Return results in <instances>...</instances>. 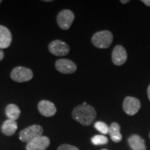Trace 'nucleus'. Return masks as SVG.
<instances>
[{
  "label": "nucleus",
  "mask_w": 150,
  "mask_h": 150,
  "mask_svg": "<svg viewBox=\"0 0 150 150\" xmlns=\"http://www.w3.org/2000/svg\"><path fill=\"white\" fill-rule=\"evenodd\" d=\"M72 115L75 121L83 126L87 127L93 124L97 116V112L91 105L81 104L73 109Z\"/></svg>",
  "instance_id": "obj_1"
},
{
  "label": "nucleus",
  "mask_w": 150,
  "mask_h": 150,
  "mask_svg": "<svg viewBox=\"0 0 150 150\" xmlns=\"http://www.w3.org/2000/svg\"><path fill=\"white\" fill-rule=\"evenodd\" d=\"M112 33L108 30L95 33L92 37V43L95 47L99 49H107L111 45L112 42Z\"/></svg>",
  "instance_id": "obj_2"
},
{
  "label": "nucleus",
  "mask_w": 150,
  "mask_h": 150,
  "mask_svg": "<svg viewBox=\"0 0 150 150\" xmlns=\"http://www.w3.org/2000/svg\"><path fill=\"white\" fill-rule=\"evenodd\" d=\"M42 127L38 125H33L24 129L20 132V140L24 142H29L35 138L42 136Z\"/></svg>",
  "instance_id": "obj_3"
},
{
  "label": "nucleus",
  "mask_w": 150,
  "mask_h": 150,
  "mask_svg": "<svg viewBox=\"0 0 150 150\" xmlns=\"http://www.w3.org/2000/svg\"><path fill=\"white\" fill-rule=\"evenodd\" d=\"M33 74L31 69L22 66L15 67L11 73V79L19 83L29 81L33 78Z\"/></svg>",
  "instance_id": "obj_4"
},
{
  "label": "nucleus",
  "mask_w": 150,
  "mask_h": 150,
  "mask_svg": "<svg viewBox=\"0 0 150 150\" xmlns=\"http://www.w3.org/2000/svg\"><path fill=\"white\" fill-rule=\"evenodd\" d=\"M74 20V14L72 11L65 9L61 11L57 16V23L63 30L70 29Z\"/></svg>",
  "instance_id": "obj_5"
},
{
  "label": "nucleus",
  "mask_w": 150,
  "mask_h": 150,
  "mask_svg": "<svg viewBox=\"0 0 150 150\" xmlns=\"http://www.w3.org/2000/svg\"><path fill=\"white\" fill-rule=\"evenodd\" d=\"M48 50L53 55L63 56L68 54L70 52V47L63 41L56 40L50 43Z\"/></svg>",
  "instance_id": "obj_6"
},
{
  "label": "nucleus",
  "mask_w": 150,
  "mask_h": 150,
  "mask_svg": "<svg viewBox=\"0 0 150 150\" xmlns=\"http://www.w3.org/2000/svg\"><path fill=\"white\" fill-rule=\"evenodd\" d=\"M140 102L139 99L134 97H125L123 102V110L127 115H136L140 108Z\"/></svg>",
  "instance_id": "obj_7"
},
{
  "label": "nucleus",
  "mask_w": 150,
  "mask_h": 150,
  "mask_svg": "<svg viewBox=\"0 0 150 150\" xmlns=\"http://www.w3.org/2000/svg\"><path fill=\"white\" fill-rule=\"evenodd\" d=\"M56 69L62 74H72L77 69L76 65L69 59H61L56 61L55 63Z\"/></svg>",
  "instance_id": "obj_8"
},
{
  "label": "nucleus",
  "mask_w": 150,
  "mask_h": 150,
  "mask_svg": "<svg viewBox=\"0 0 150 150\" xmlns=\"http://www.w3.org/2000/svg\"><path fill=\"white\" fill-rule=\"evenodd\" d=\"M50 145V140L48 137L41 136L28 142L26 150H46Z\"/></svg>",
  "instance_id": "obj_9"
},
{
  "label": "nucleus",
  "mask_w": 150,
  "mask_h": 150,
  "mask_svg": "<svg viewBox=\"0 0 150 150\" xmlns=\"http://www.w3.org/2000/svg\"><path fill=\"white\" fill-rule=\"evenodd\" d=\"M127 59V53L126 50L122 45L115 47L112 52V61L114 65L120 66L123 65Z\"/></svg>",
  "instance_id": "obj_10"
},
{
  "label": "nucleus",
  "mask_w": 150,
  "mask_h": 150,
  "mask_svg": "<svg viewBox=\"0 0 150 150\" xmlns=\"http://www.w3.org/2000/svg\"><path fill=\"white\" fill-rule=\"evenodd\" d=\"M38 109L45 117H52L56 112V107L53 103L47 100H42L38 104Z\"/></svg>",
  "instance_id": "obj_11"
},
{
  "label": "nucleus",
  "mask_w": 150,
  "mask_h": 150,
  "mask_svg": "<svg viewBox=\"0 0 150 150\" xmlns=\"http://www.w3.org/2000/svg\"><path fill=\"white\" fill-rule=\"evenodd\" d=\"M12 42V35L7 27L0 25V50L8 48Z\"/></svg>",
  "instance_id": "obj_12"
},
{
  "label": "nucleus",
  "mask_w": 150,
  "mask_h": 150,
  "mask_svg": "<svg viewBox=\"0 0 150 150\" xmlns=\"http://www.w3.org/2000/svg\"><path fill=\"white\" fill-rule=\"evenodd\" d=\"M128 144L132 150H146L145 140L138 135L134 134L129 137Z\"/></svg>",
  "instance_id": "obj_13"
},
{
  "label": "nucleus",
  "mask_w": 150,
  "mask_h": 150,
  "mask_svg": "<svg viewBox=\"0 0 150 150\" xmlns=\"http://www.w3.org/2000/svg\"><path fill=\"white\" fill-rule=\"evenodd\" d=\"M18 129V123L16 121L12 120H7L3 123L1 126V131L6 136H13Z\"/></svg>",
  "instance_id": "obj_14"
},
{
  "label": "nucleus",
  "mask_w": 150,
  "mask_h": 150,
  "mask_svg": "<svg viewBox=\"0 0 150 150\" xmlns=\"http://www.w3.org/2000/svg\"><path fill=\"white\" fill-rule=\"evenodd\" d=\"M108 134L114 142H120L122 139V136L120 133V126L116 122H112L110 125Z\"/></svg>",
  "instance_id": "obj_15"
},
{
  "label": "nucleus",
  "mask_w": 150,
  "mask_h": 150,
  "mask_svg": "<svg viewBox=\"0 0 150 150\" xmlns=\"http://www.w3.org/2000/svg\"><path fill=\"white\" fill-rule=\"evenodd\" d=\"M6 114L9 120L16 121L20 115V110L17 105L10 104L6 107Z\"/></svg>",
  "instance_id": "obj_16"
},
{
  "label": "nucleus",
  "mask_w": 150,
  "mask_h": 150,
  "mask_svg": "<svg viewBox=\"0 0 150 150\" xmlns=\"http://www.w3.org/2000/svg\"><path fill=\"white\" fill-rule=\"evenodd\" d=\"M91 142L95 145H106L108 142L107 137L103 135H96L91 138Z\"/></svg>",
  "instance_id": "obj_17"
},
{
  "label": "nucleus",
  "mask_w": 150,
  "mask_h": 150,
  "mask_svg": "<svg viewBox=\"0 0 150 150\" xmlns=\"http://www.w3.org/2000/svg\"><path fill=\"white\" fill-rule=\"evenodd\" d=\"M95 128L97 129V131L102 133V134H108V130H109V127L106 125V123L102 121L96 122L94 125Z\"/></svg>",
  "instance_id": "obj_18"
},
{
  "label": "nucleus",
  "mask_w": 150,
  "mask_h": 150,
  "mask_svg": "<svg viewBox=\"0 0 150 150\" xmlns=\"http://www.w3.org/2000/svg\"><path fill=\"white\" fill-rule=\"evenodd\" d=\"M57 150H79L76 147L73 145H68V144H63L58 147Z\"/></svg>",
  "instance_id": "obj_19"
},
{
  "label": "nucleus",
  "mask_w": 150,
  "mask_h": 150,
  "mask_svg": "<svg viewBox=\"0 0 150 150\" xmlns=\"http://www.w3.org/2000/svg\"><path fill=\"white\" fill-rule=\"evenodd\" d=\"M142 2H143L147 6H150V0H142Z\"/></svg>",
  "instance_id": "obj_20"
},
{
  "label": "nucleus",
  "mask_w": 150,
  "mask_h": 150,
  "mask_svg": "<svg viewBox=\"0 0 150 150\" xmlns=\"http://www.w3.org/2000/svg\"><path fill=\"white\" fill-rule=\"evenodd\" d=\"M4 57V52L1 50H0V61H2Z\"/></svg>",
  "instance_id": "obj_21"
},
{
  "label": "nucleus",
  "mask_w": 150,
  "mask_h": 150,
  "mask_svg": "<svg viewBox=\"0 0 150 150\" xmlns=\"http://www.w3.org/2000/svg\"><path fill=\"white\" fill-rule=\"evenodd\" d=\"M147 95H148V98H149V100L150 101V85L148 86L147 88Z\"/></svg>",
  "instance_id": "obj_22"
},
{
  "label": "nucleus",
  "mask_w": 150,
  "mask_h": 150,
  "mask_svg": "<svg viewBox=\"0 0 150 150\" xmlns=\"http://www.w3.org/2000/svg\"><path fill=\"white\" fill-rule=\"evenodd\" d=\"M129 1V0H125V1H122V0H121L120 2H121L122 4H127V3H128Z\"/></svg>",
  "instance_id": "obj_23"
},
{
  "label": "nucleus",
  "mask_w": 150,
  "mask_h": 150,
  "mask_svg": "<svg viewBox=\"0 0 150 150\" xmlns=\"http://www.w3.org/2000/svg\"><path fill=\"white\" fill-rule=\"evenodd\" d=\"M102 150H108V149H102Z\"/></svg>",
  "instance_id": "obj_24"
},
{
  "label": "nucleus",
  "mask_w": 150,
  "mask_h": 150,
  "mask_svg": "<svg viewBox=\"0 0 150 150\" xmlns=\"http://www.w3.org/2000/svg\"><path fill=\"white\" fill-rule=\"evenodd\" d=\"M1 0H0V4H1Z\"/></svg>",
  "instance_id": "obj_25"
},
{
  "label": "nucleus",
  "mask_w": 150,
  "mask_h": 150,
  "mask_svg": "<svg viewBox=\"0 0 150 150\" xmlns=\"http://www.w3.org/2000/svg\"><path fill=\"white\" fill-rule=\"evenodd\" d=\"M149 138H150V134H149Z\"/></svg>",
  "instance_id": "obj_26"
}]
</instances>
